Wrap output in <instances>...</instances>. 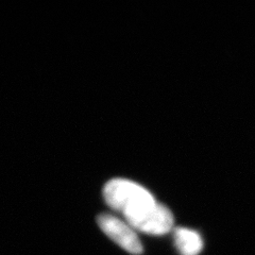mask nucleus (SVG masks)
Returning a JSON list of instances; mask_svg holds the SVG:
<instances>
[{
    "label": "nucleus",
    "instance_id": "f257e3e1",
    "mask_svg": "<svg viewBox=\"0 0 255 255\" xmlns=\"http://www.w3.org/2000/svg\"><path fill=\"white\" fill-rule=\"evenodd\" d=\"M103 197L110 207L124 215L134 230L138 229L158 204L148 189L125 179L109 181L103 188Z\"/></svg>",
    "mask_w": 255,
    "mask_h": 255
},
{
    "label": "nucleus",
    "instance_id": "f03ea898",
    "mask_svg": "<svg viewBox=\"0 0 255 255\" xmlns=\"http://www.w3.org/2000/svg\"><path fill=\"white\" fill-rule=\"evenodd\" d=\"M97 222L102 232L127 252L135 255L142 253L139 238L127 221H123L111 214H101Z\"/></svg>",
    "mask_w": 255,
    "mask_h": 255
},
{
    "label": "nucleus",
    "instance_id": "7ed1b4c3",
    "mask_svg": "<svg viewBox=\"0 0 255 255\" xmlns=\"http://www.w3.org/2000/svg\"><path fill=\"white\" fill-rule=\"evenodd\" d=\"M174 244L181 255H198L203 249L200 234L186 228H179L174 231Z\"/></svg>",
    "mask_w": 255,
    "mask_h": 255
}]
</instances>
